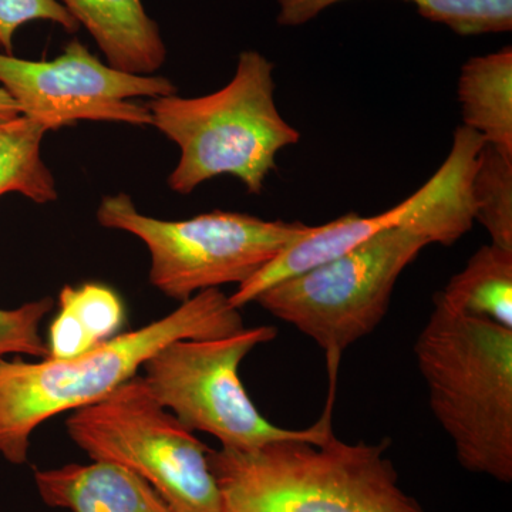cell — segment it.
<instances>
[{
    "instance_id": "obj_1",
    "label": "cell",
    "mask_w": 512,
    "mask_h": 512,
    "mask_svg": "<svg viewBox=\"0 0 512 512\" xmlns=\"http://www.w3.org/2000/svg\"><path fill=\"white\" fill-rule=\"evenodd\" d=\"M244 328L229 296L208 289L181 302L170 315L73 359L0 360V457L15 466L25 464L30 437L40 424L106 399L168 343L220 339Z\"/></svg>"
},
{
    "instance_id": "obj_2",
    "label": "cell",
    "mask_w": 512,
    "mask_h": 512,
    "mask_svg": "<svg viewBox=\"0 0 512 512\" xmlns=\"http://www.w3.org/2000/svg\"><path fill=\"white\" fill-rule=\"evenodd\" d=\"M387 441L284 440L211 450L220 512H426L403 490Z\"/></svg>"
},
{
    "instance_id": "obj_3",
    "label": "cell",
    "mask_w": 512,
    "mask_h": 512,
    "mask_svg": "<svg viewBox=\"0 0 512 512\" xmlns=\"http://www.w3.org/2000/svg\"><path fill=\"white\" fill-rule=\"evenodd\" d=\"M433 302L414 343L431 413L461 467L511 483L512 330Z\"/></svg>"
},
{
    "instance_id": "obj_4",
    "label": "cell",
    "mask_w": 512,
    "mask_h": 512,
    "mask_svg": "<svg viewBox=\"0 0 512 512\" xmlns=\"http://www.w3.org/2000/svg\"><path fill=\"white\" fill-rule=\"evenodd\" d=\"M147 107L151 126L180 147V161L168 177L177 194H191L220 175L261 194L278 168V154L301 140L276 107L274 63L256 50L239 55L234 77L218 92L194 99L171 94L151 99Z\"/></svg>"
},
{
    "instance_id": "obj_5",
    "label": "cell",
    "mask_w": 512,
    "mask_h": 512,
    "mask_svg": "<svg viewBox=\"0 0 512 512\" xmlns=\"http://www.w3.org/2000/svg\"><path fill=\"white\" fill-rule=\"evenodd\" d=\"M276 336L275 326H258L220 339L175 340L144 363L141 377L165 410L194 433L211 434L222 448L252 451L284 440L320 443L333 433L336 375L330 376L325 412L303 430L282 429L265 419L239 379L242 360Z\"/></svg>"
},
{
    "instance_id": "obj_6",
    "label": "cell",
    "mask_w": 512,
    "mask_h": 512,
    "mask_svg": "<svg viewBox=\"0 0 512 512\" xmlns=\"http://www.w3.org/2000/svg\"><path fill=\"white\" fill-rule=\"evenodd\" d=\"M101 227L119 229L146 244L150 284L174 301L220 286L242 285L311 228L215 211L184 221L141 214L130 195H106L97 210Z\"/></svg>"
},
{
    "instance_id": "obj_7",
    "label": "cell",
    "mask_w": 512,
    "mask_h": 512,
    "mask_svg": "<svg viewBox=\"0 0 512 512\" xmlns=\"http://www.w3.org/2000/svg\"><path fill=\"white\" fill-rule=\"evenodd\" d=\"M67 434L93 461L127 468L156 488L175 512H220L211 448L147 389L143 377L74 410Z\"/></svg>"
},
{
    "instance_id": "obj_8",
    "label": "cell",
    "mask_w": 512,
    "mask_h": 512,
    "mask_svg": "<svg viewBox=\"0 0 512 512\" xmlns=\"http://www.w3.org/2000/svg\"><path fill=\"white\" fill-rule=\"evenodd\" d=\"M427 245L409 229H384L348 254L265 289L255 302L315 340L328 366H339L342 353L382 323L397 279Z\"/></svg>"
},
{
    "instance_id": "obj_9",
    "label": "cell",
    "mask_w": 512,
    "mask_h": 512,
    "mask_svg": "<svg viewBox=\"0 0 512 512\" xmlns=\"http://www.w3.org/2000/svg\"><path fill=\"white\" fill-rule=\"evenodd\" d=\"M0 87L23 116L47 131L80 120L151 126L150 110L133 99L177 94L167 77L121 72L101 62L76 39L64 47L62 55L42 62L0 52Z\"/></svg>"
},
{
    "instance_id": "obj_10",
    "label": "cell",
    "mask_w": 512,
    "mask_h": 512,
    "mask_svg": "<svg viewBox=\"0 0 512 512\" xmlns=\"http://www.w3.org/2000/svg\"><path fill=\"white\" fill-rule=\"evenodd\" d=\"M35 483L43 503L70 512H175L146 480L103 461L39 470Z\"/></svg>"
},
{
    "instance_id": "obj_11",
    "label": "cell",
    "mask_w": 512,
    "mask_h": 512,
    "mask_svg": "<svg viewBox=\"0 0 512 512\" xmlns=\"http://www.w3.org/2000/svg\"><path fill=\"white\" fill-rule=\"evenodd\" d=\"M96 40L107 64L121 72L151 76L165 63L160 28L143 0H57Z\"/></svg>"
},
{
    "instance_id": "obj_12",
    "label": "cell",
    "mask_w": 512,
    "mask_h": 512,
    "mask_svg": "<svg viewBox=\"0 0 512 512\" xmlns=\"http://www.w3.org/2000/svg\"><path fill=\"white\" fill-rule=\"evenodd\" d=\"M463 126L512 156V47L470 57L457 87Z\"/></svg>"
},
{
    "instance_id": "obj_13",
    "label": "cell",
    "mask_w": 512,
    "mask_h": 512,
    "mask_svg": "<svg viewBox=\"0 0 512 512\" xmlns=\"http://www.w3.org/2000/svg\"><path fill=\"white\" fill-rule=\"evenodd\" d=\"M124 322V303L109 286H64L59 293V313L49 329L47 357L66 360L84 355L117 336Z\"/></svg>"
},
{
    "instance_id": "obj_14",
    "label": "cell",
    "mask_w": 512,
    "mask_h": 512,
    "mask_svg": "<svg viewBox=\"0 0 512 512\" xmlns=\"http://www.w3.org/2000/svg\"><path fill=\"white\" fill-rule=\"evenodd\" d=\"M434 298L450 311L512 330V249L484 245Z\"/></svg>"
},
{
    "instance_id": "obj_15",
    "label": "cell",
    "mask_w": 512,
    "mask_h": 512,
    "mask_svg": "<svg viewBox=\"0 0 512 512\" xmlns=\"http://www.w3.org/2000/svg\"><path fill=\"white\" fill-rule=\"evenodd\" d=\"M46 127L20 114L0 121V197L20 194L36 204L57 200L56 180L42 158Z\"/></svg>"
},
{
    "instance_id": "obj_16",
    "label": "cell",
    "mask_w": 512,
    "mask_h": 512,
    "mask_svg": "<svg viewBox=\"0 0 512 512\" xmlns=\"http://www.w3.org/2000/svg\"><path fill=\"white\" fill-rule=\"evenodd\" d=\"M474 220L491 237V244L512 249V156L484 143L471 180Z\"/></svg>"
},
{
    "instance_id": "obj_17",
    "label": "cell",
    "mask_w": 512,
    "mask_h": 512,
    "mask_svg": "<svg viewBox=\"0 0 512 512\" xmlns=\"http://www.w3.org/2000/svg\"><path fill=\"white\" fill-rule=\"evenodd\" d=\"M414 8L424 19L441 23L460 36L512 30V0H416Z\"/></svg>"
},
{
    "instance_id": "obj_18",
    "label": "cell",
    "mask_w": 512,
    "mask_h": 512,
    "mask_svg": "<svg viewBox=\"0 0 512 512\" xmlns=\"http://www.w3.org/2000/svg\"><path fill=\"white\" fill-rule=\"evenodd\" d=\"M52 298L25 303L15 309H0V360L9 355L47 357V343L40 325L52 311Z\"/></svg>"
},
{
    "instance_id": "obj_19",
    "label": "cell",
    "mask_w": 512,
    "mask_h": 512,
    "mask_svg": "<svg viewBox=\"0 0 512 512\" xmlns=\"http://www.w3.org/2000/svg\"><path fill=\"white\" fill-rule=\"evenodd\" d=\"M36 20L56 23L69 33H76L80 28L57 0H0V47L3 53L13 55L16 32Z\"/></svg>"
},
{
    "instance_id": "obj_20",
    "label": "cell",
    "mask_w": 512,
    "mask_h": 512,
    "mask_svg": "<svg viewBox=\"0 0 512 512\" xmlns=\"http://www.w3.org/2000/svg\"><path fill=\"white\" fill-rule=\"evenodd\" d=\"M346 0H278L276 22L285 28H298L318 18L323 10Z\"/></svg>"
},
{
    "instance_id": "obj_21",
    "label": "cell",
    "mask_w": 512,
    "mask_h": 512,
    "mask_svg": "<svg viewBox=\"0 0 512 512\" xmlns=\"http://www.w3.org/2000/svg\"><path fill=\"white\" fill-rule=\"evenodd\" d=\"M20 114L18 104L0 87V121L16 119Z\"/></svg>"
}]
</instances>
